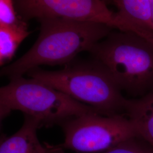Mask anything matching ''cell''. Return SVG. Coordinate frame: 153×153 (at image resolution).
Here are the masks:
<instances>
[{"label": "cell", "mask_w": 153, "mask_h": 153, "mask_svg": "<svg viewBox=\"0 0 153 153\" xmlns=\"http://www.w3.org/2000/svg\"><path fill=\"white\" fill-rule=\"evenodd\" d=\"M112 28L131 33L153 44V20L150 0H116Z\"/></svg>", "instance_id": "52a82bcc"}, {"label": "cell", "mask_w": 153, "mask_h": 153, "mask_svg": "<svg viewBox=\"0 0 153 153\" xmlns=\"http://www.w3.org/2000/svg\"><path fill=\"white\" fill-rule=\"evenodd\" d=\"M151 2V5H152V15H153V0H150Z\"/></svg>", "instance_id": "5bb4252c"}, {"label": "cell", "mask_w": 153, "mask_h": 153, "mask_svg": "<svg viewBox=\"0 0 153 153\" xmlns=\"http://www.w3.org/2000/svg\"><path fill=\"white\" fill-rule=\"evenodd\" d=\"M47 153H65L64 149L60 147L59 145H53L49 144V150Z\"/></svg>", "instance_id": "4fadbf2b"}, {"label": "cell", "mask_w": 153, "mask_h": 153, "mask_svg": "<svg viewBox=\"0 0 153 153\" xmlns=\"http://www.w3.org/2000/svg\"><path fill=\"white\" fill-rule=\"evenodd\" d=\"M14 4L25 22L34 18L59 19L103 24L112 28L115 19V13L102 0H17Z\"/></svg>", "instance_id": "8992f818"}, {"label": "cell", "mask_w": 153, "mask_h": 153, "mask_svg": "<svg viewBox=\"0 0 153 153\" xmlns=\"http://www.w3.org/2000/svg\"><path fill=\"white\" fill-rule=\"evenodd\" d=\"M121 91L142 97L153 91V44L137 35L111 32L88 52Z\"/></svg>", "instance_id": "3957f363"}, {"label": "cell", "mask_w": 153, "mask_h": 153, "mask_svg": "<svg viewBox=\"0 0 153 153\" xmlns=\"http://www.w3.org/2000/svg\"><path fill=\"white\" fill-rule=\"evenodd\" d=\"M40 33L33 47L10 64L4 66L1 75L11 80L41 65H65L83 51L109 35L112 29L100 23L42 19Z\"/></svg>", "instance_id": "6da1fadb"}, {"label": "cell", "mask_w": 153, "mask_h": 153, "mask_svg": "<svg viewBox=\"0 0 153 153\" xmlns=\"http://www.w3.org/2000/svg\"><path fill=\"white\" fill-rule=\"evenodd\" d=\"M102 153H153V148L143 138L136 136Z\"/></svg>", "instance_id": "8fae6325"}, {"label": "cell", "mask_w": 153, "mask_h": 153, "mask_svg": "<svg viewBox=\"0 0 153 153\" xmlns=\"http://www.w3.org/2000/svg\"><path fill=\"white\" fill-rule=\"evenodd\" d=\"M64 142L59 146L78 153H102L138 136L126 115L104 116L91 112L64 123Z\"/></svg>", "instance_id": "5b68a950"}, {"label": "cell", "mask_w": 153, "mask_h": 153, "mask_svg": "<svg viewBox=\"0 0 153 153\" xmlns=\"http://www.w3.org/2000/svg\"><path fill=\"white\" fill-rule=\"evenodd\" d=\"M13 111L36 119L41 128L61 126L81 115L97 112L64 93L23 76L12 79L0 89L1 120Z\"/></svg>", "instance_id": "277c9868"}, {"label": "cell", "mask_w": 153, "mask_h": 153, "mask_svg": "<svg viewBox=\"0 0 153 153\" xmlns=\"http://www.w3.org/2000/svg\"><path fill=\"white\" fill-rule=\"evenodd\" d=\"M126 116L133 124L138 136L153 148V91L142 97L129 99Z\"/></svg>", "instance_id": "9c48e42d"}, {"label": "cell", "mask_w": 153, "mask_h": 153, "mask_svg": "<svg viewBox=\"0 0 153 153\" xmlns=\"http://www.w3.org/2000/svg\"><path fill=\"white\" fill-rule=\"evenodd\" d=\"M31 33L27 22L13 27L0 26V65L13 59L19 45Z\"/></svg>", "instance_id": "30bf717a"}, {"label": "cell", "mask_w": 153, "mask_h": 153, "mask_svg": "<svg viewBox=\"0 0 153 153\" xmlns=\"http://www.w3.org/2000/svg\"><path fill=\"white\" fill-rule=\"evenodd\" d=\"M25 22L18 15L14 1H0V26L13 27L21 25Z\"/></svg>", "instance_id": "7c38bea8"}, {"label": "cell", "mask_w": 153, "mask_h": 153, "mask_svg": "<svg viewBox=\"0 0 153 153\" xmlns=\"http://www.w3.org/2000/svg\"><path fill=\"white\" fill-rule=\"evenodd\" d=\"M28 76L64 93L104 116L126 115L128 102L108 73L97 61H72L60 70L35 68Z\"/></svg>", "instance_id": "7a4b0ae2"}, {"label": "cell", "mask_w": 153, "mask_h": 153, "mask_svg": "<svg viewBox=\"0 0 153 153\" xmlns=\"http://www.w3.org/2000/svg\"><path fill=\"white\" fill-rule=\"evenodd\" d=\"M25 116L22 127L11 136L3 138L1 142L0 153H47L49 143H40L37 130L41 128L38 120Z\"/></svg>", "instance_id": "ba28073f"}]
</instances>
